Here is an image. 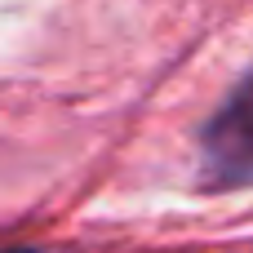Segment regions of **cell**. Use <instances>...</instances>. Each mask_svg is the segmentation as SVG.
Masks as SVG:
<instances>
[{
  "mask_svg": "<svg viewBox=\"0 0 253 253\" xmlns=\"http://www.w3.org/2000/svg\"><path fill=\"white\" fill-rule=\"evenodd\" d=\"M4 253H36V249H4Z\"/></svg>",
  "mask_w": 253,
  "mask_h": 253,
  "instance_id": "obj_2",
  "label": "cell"
},
{
  "mask_svg": "<svg viewBox=\"0 0 253 253\" xmlns=\"http://www.w3.org/2000/svg\"><path fill=\"white\" fill-rule=\"evenodd\" d=\"M205 169L218 182H249L253 178V80L245 89H236V98L209 125Z\"/></svg>",
  "mask_w": 253,
  "mask_h": 253,
  "instance_id": "obj_1",
  "label": "cell"
}]
</instances>
